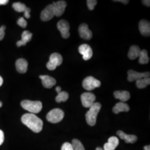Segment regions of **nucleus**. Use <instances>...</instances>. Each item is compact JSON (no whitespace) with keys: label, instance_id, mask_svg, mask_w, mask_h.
<instances>
[{"label":"nucleus","instance_id":"obj_1","mask_svg":"<svg viewBox=\"0 0 150 150\" xmlns=\"http://www.w3.org/2000/svg\"><path fill=\"white\" fill-rule=\"evenodd\" d=\"M22 123L36 133L41 132L43 127V121L33 113H25L21 117Z\"/></svg>","mask_w":150,"mask_h":150},{"label":"nucleus","instance_id":"obj_2","mask_svg":"<svg viewBox=\"0 0 150 150\" xmlns=\"http://www.w3.org/2000/svg\"><path fill=\"white\" fill-rule=\"evenodd\" d=\"M101 108V105L99 102H95L90 110L86 113V120L87 123L91 126H93L96 123L97 117L98 113Z\"/></svg>","mask_w":150,"mask_h":150},{"label":"nucleus","instance_id":"obj_3","mask_svg":"<svg viewBox=\"0 0 150 150\" xmlns=\"http://www.w3.org/2000/svg\"><path fill=\"white\" fill-rule=\"evenodd\" d=\"M22 107L31 113H38L42 108V102L38 101H32L30 100H23L21 103Z\"/></svg>","mask_w":150,"mask_h":150},{"label":"nucleus","instance_id":"obj_4","mask_svg":"<svg viewBox=\"0 0 150 150\" xmlns=\"http://www.w3.org/2000/svg\"><path fill=\"white\" fill-rule=\"evenodd\" d=\"M64 111L59 108H54L47 113L46 118L51 123H59L64 117Z\"/></svg>","mask_w":150,"mask_h":150},{"label":"nucleus","instance_id":"obj_5","mask_svg":"<svg viewBox=\"0 0 150 150\" xmlns=\"http://www.w3.org/2000/svg\"><path fill=\"white\" fill-rule=\"evenodd\" d=\"M63 59L62 56L58 53L51 54L50 56V60L46 64V67L48 70L51 71L54 70L57 67L62 64Z\"/></svg>","mask_w":150,"mask_h":150},{"label":"nucleus","instance_id":"obj_6","mask_svg":"<svg viewBox=\"0 0 150 150\" xmlns=\"http://www.w3.org/2000/svg\"><path fill=\"white\" fill-rule=\"evenodd\" d=\"M83 87L87 91H91L101 86V82L92 76L87 77L82 82Z\"/></svg>","mask_w":150,"mask_h":150},{"label":"nucleus","instance_id":"obj_7","mask_svg":"<svg viewBox=\"0 0 150 150\" xmlns=\"http://www.w3.org/2000/svg\"><path fill=\"white\" fill-rule=\"evenodd\" d=\"M82 105L86 108H90L96 100L95 95L91 92H85L81 96Z\"/></svg>","mask_w":150,"mask_h":150},{"label":"nucleus","instance_id":"obj_8","mask_svg":"<svg viewBox=\"0 0 150 150\" xmlns=\"http://www.w3.org/2000/svg\"><path fill=\"white\" fill-rule=\"evenodd\" d=\"M57 26L58 30L61 33L62 38H68L70 37V25L68 22L64 20H61L57 23Z\"/></svg>","mask_w":150,"mask_h":150},{"label":"nucleus","instance_id":"obj_9","mask_svg":"<svg viewBox=\"0 0 150 150\" xmlns=\"http://www.w3.org/2000/svg\"><path fill=\"white\" fill-rule=\"evenodd\" d=\"M127 74H128L127 80L129 82H132L134 81H136L143 78L149 77L150 75V72H149L140 73L132 70H129L127 72Z\"/></svg>","mask_w":150,"mask_h":150},{"label":"nucleus","instance_id":"obj_10","mask_svg":"<svg viewBox=\"0 0 150 150\" xmlns=\"http://www.w3.org/2000/svg\"><path fill=\"white\" fill-rule=\"evenodd\" d=\"M54 16V6L52 4L49 5L41 12V19L43 21H48Z\"/></svg>","mask_w":150,"mask_h":150},{"label":"nucleus","instance_id":"obj_11","mask_svg":"<svg viewBox=\"0 0 150 150\" xmlns=\"http://www.w3.org/2000/svg\"><path fill=\"white\" fill-rule=\"evenodd\" d=\"M79 52L82 55L83 59L85 61L90 59L93 55L92 48L87 44H83L80 46L79 47Z\"/></svg>","mask_w":150,"mask_h":150},{"label":"nucleus","instance_id":"obj_12","mask_svg":"<svg viewBox=\"0 0 150 150\" xmlns=\"http://www.w3.org/2000/svg\"><path fill=\"white\" fill-rule=\"evenodd\" d=\"M54 6V16L60 17L64 13L65 8L67 6V3L64 1H59L52 4Z\"/></svg>","mask_w":150,"mask_h":150},{"label":"nucleus","instance_id":"obj_13","mask_svg":"<svg viewBox=\"0 0 150 150\" xmlns=\"http://www.w3.org/2000/svg\"><path fill=\"white\" fill-rule=\"evenodd\" d=\"M79 31L81 38L87 40H91L92 38V32L89 29L88 25L86 23H82L79 27Z\"/></svg>","mask_w":150,"mask_h":150},{"label":"nucleus","instance_id":"obj_14","mask_svg":"<svg viewBox=\"0 0 150 150\" xmlns=\"http://www.w3.org/2000/svg\"><path fill=\"white\" fill-rule=\"evenodd\" d=\"M40 79L42 80L43 86L47 88H51L56 84V80L48 75H41Z\"/></svg>","mask_w":150,"mask_h":150},{"label":"nucleus","instance_id":"obj_15","mask_svg":"<svg viewBox=\"0 0 150 150\" xmlns=\"http://www.w3.org/2000/svg\"><path fill=\"white\" fill-rule=\"evenodd\" d=\"M139 31L142 35L145 36H150V22L147 21L145 20H142L139 21Z\"/></svg>","mask_w":150,"mask_h":150},{"label":"nucleus","instance_id":"obj_16","mask_svg":"<svg viewBox=\"0 0 150 150\" xmlns=\"http://www.w3.org/2000/svg\"><path fill=\"white\" fill-rule=\"evenodd\" d=\"M119 140L117 137L112 136L108 139V142L103 146L104 150H115L118 146Z\"/></svg>","mask_w":150,"mask_h":150},{"label":"nucleus","instance_id":"obj_17","mask_svg":"<svg viewBox=\"0 0 150 150\" xmlns=\"http://www.w3.org/2000/svg\"><path fill=\"white\" fill-rule=\"evenodd\" d=\"M16 70L21 74H25L27 72L28 62L24 59H18L16 62Z\"/></svg>","mask_w":150,"mask_h":150},{"label":"nucleus","instance_id":"obj_18","mask_svg":"<svg viewBox=\"0 0 150 150\" xmlns=\"http://www.w3.org/2000/svg\"><path fill=\"white\" fill-rule=\"evenodd\" d=\"M117 134L121 139H123L126 143L134 144L137 140V137L136 136L132 134H126L122 131H118L117 132Z\"/></svg>","mask_w":150,"mask_h":150},{"label":"nucleus","instance_id":"obj_19","mask_svg":"<svg viewBox=\"0 0 150 150\" xmlns=\"http://www.w3.org/2000/svg\"><path fill=\"white\" fill-rule=\"evenodd\" d=\"M32 33L28 31H24L22 33L21 40L17 42V46L18 47H21L22 46H25L27 42L31 40Z\"/></svg>","mask_w":150,"mask_h":150},{"label":"nucleus","instance_id":"obj_20","mask_svg":"<svg viewBox=\"0 0 150 150\" xmlns=\"http://www.w3.org/2000/svg\"><path fill=\"white\" fill-rule=\"evenodd\" d=\"M129 110V105L126 103L122 102L117 103L112 108L113 112L116 114H118L121 112H128Z\"/></svg>","mask_w":150,"mask_h":150},{"label":"nucleus","instance_id":"obj_21","mask_svg":"<svg viewBox=\"0 0 150 150\" xmlns=\"http://www.w3.org/2000/svg\"><path fill=\"white\" fill-rule=\"evenodd\" d=\"M114 96L116 99H119L122 102L127 101L131 97L130 93L127 91H115Z\"/></svg>","mask_w":150,"mask_h":150},{"label":"nucleus","instance_id":"obj_22","mask_svg":"<svg viewBox=\"0 0 150 150\" xmlns=\"http://www.w3.org/2000/svg\"><path fill=\"white\" fill-rule=\"evenodd\" d=\"M140 52L141 50L139 46L136 45L131 46L129 50L128 57L129 59L132 60L136 59L139 57Z\"/></svg>","mask_w":150,"mask_h":150},{"label":"nucleus","instance_id":"obj_23","mask_svg":"<svg viewBox=\"0 0 150 150\" xmlns=\"http://www.w3.org/2000/svg\"><path fill=\"white\" fill-rule=\"evenodd\" d=\"M139 62L140 64H145L149 63L150 61V58L148 56L147 51L146 50H143L141 51L139 55Z\"/></svg>","mask_w":150,"mask_h":150},{"label":"nucleus","instance_id":"obj_24","mask_svg":"<svg viewBox=\"0 0 150 150\" xmlns=\"http://www.w3.org/2000/svg\"><path fill=\"white\" fill-rule=\"evenodd\" d=\"M57 93L58 95L56 97V101L58 103L66 102L69 97V93L66 91H59Z\"/></svg>","mask_w":150,"mask_h":150},{"label":"nucleus","instance_id":"obj_25","mask_svg":"<svg viewBox=\"0 0 150 150\" xmlns=\"http://www.w3.org/2000/svg\"><path fill=\"white\" fill-rule=\"evenodd\" d=\"M150 83V79L149 77H146L143 78L141 79H139V80L136 81V86L139 88H144L146 87L148 85H149Z\"/></svg>","mask_w":150,"mask_h":150},{"label":"nucleus","instance_id":"obj_26","mask_svg":"<svg viewBox=\"0 0 150 150\" xmlns=\"http://www.w3.org/2000/svg\"><path fill=\"white\" fill-rule=\"evenodd\" d=\"M12 7L15 11L18 12H24L27 7L25 4L21 2H15L12 5Z\"/></svg>","mask_w":150,"mask_h":150},{"label":"nucleus","instance_id":"obj_27","mask_svg":"<svg viewBox=\"0 0 150 150\" xmlns=\"http://www.w3.org/2000/svg\"><path fill=\"white\" fill-rule=\"evenodd\" d=\"M71 145L74 150H85L84 146L79 139H73Z\"/></svg>","mask_w":150,"mask_h":150},{"label":"nucleus","instance_id":"obj_28","mask_svg":"<svg viewBox=\"0 0 150 150\" xmlns=\"http://www.w3.org/2000/svg\"><path fill=\"white\" fill-rule=\"evenodd\" d=\"M97 4L96 0H87V5L90 10H93L95 8V6Z\"/></svg>","mask_w":150,"mask_h":150},{"label":"nucleus","instance_id":"obj_29","mask_svg":"<svg viewBox=\"0 0 150 150\" xmlns=\"http://www.w3.org/2000/svg\"><path fill=\"white\" fill-rule=\"evenodd\" d=\"M18 26L22 28H26L27 25V22L23 17H20L17 22Z\"/></svg>","mask_w":150,"mask_h":150},{"label":"nucleus","instance_id":"obj_30","mask_svg":"<svg viewBox=\"0 0 150 150\" xmlns=\"http://www.w3.org/2000/svg\"><path fill=\"white\" fill-rule=\"evenodd\" d=\"M61 150H74L72 145L69 142H65L61 147Z\"/></svg>","mask_w":150,"mask_h":150},{"label":"nucleus","instance_id":"obj_31","mask_svg":"<svg viewBox=\"0 0 150 150\" xmlns=\"http://www.w3.org/2000/svg\"><path fill=\"white\" fill-rule=\"evenodd\" d=\"M5 29L6 27L5 26H2L0 27V41H1L5 37Z\"/></svg>","mask_w":150,"mask_h":150},{"label":"nucleus","instance_id":"obj_32","mask_svg":"<svg viewBox=\"0 0 150 150\" xmlns=\"http://www.w3.org/2000/svg\"><path fill=\"white\" fill-rule=\"evenodd\" d=\"M30 12H31V9H30V8L27 7L26 9V10L24 12V16H25V18H26L27 19L30 18V17H31L30 14Z\"/></svg>","mask_w":150,"mask_h":150},{"label":"nucleus","instance_id":"obj_33","mask_svg":"<svg viewBox=\"0 0 150 150\" xmlns=\"http://www.w3.org/2000/svg\"><path fill=\"white\" fill-rule=\"evenodd\" d=\"M4 139H5V136H4V132L0 129V146L4 143Z\"/></svg>","mask_w":150,"mask_h":150},{"label":"nucleus","instance_id":"obj_34","mask_svg":"<svg viewBox=\"0 0 150 150\" xmlns=\"http://www.w3.org/2000/svg\"><path fill=\"white\" fill-rule=\"evenodd\" d=\"M143 4H144L145 5L147 6V7H150V1L149 0H144L142 1Z\"/></svg>","mask_w":150,"mask_h":150},{"label":"nucleus","instance_id":"obj_35","mask_svg":"<svg viewBox=\"0 0 150 150\" xmlns=\"http://www.w3.org/2000/svg\"><path fill=\"white\" fill-rule=\"evenodd\" d=\"M8 2V0H0V5H5Z\"/></svg>","mask_w":150,"mask_h":150},{"label":"nucleus","instance_id":"obj_36","mask_svg":"<svg viewBox=\"0 0 150 150\" xmlns=\"http://www.w3.org/2000/svg\"><path fill=\"white\" fill-rule=\"evenodd\" d=\"M115 2H122L124 4H127L129 2V1L127 0H117V1H113Z\"/></svg>","mask_w":150,"mask_h":150},{"label":"nucleus","instance_id":"obj_37","mask_svg":"<svg viewBox=\"0 0 150 150\" xmlns=\"http://www.w3.org/2000/svg\"><path fill=\"white\" fill-rule=\"evenodd\" d=\"M56 91L57 92H59V91H61V88L59 87V86H57L56 88Z\"/></svg>","mask_w":150,"mask_h":150},{"label":"nucleus","instance_id":"obj_38","mask_svg":"<svg viewBox=\"0 0 150 150\" xmlns=\"http://www.w3.org/2000/svg\"><path fill=\"white\" fill-rule=\"evenodd\" d=\"M3 82H4L3 79H2V77L0 76V86H2V85L3 84Z\"/></svg>","mask_w":150,"mask_h":150},{"label":"nucleus","instance_id":"obj_39","mask_svg":"<svg viewBox=\"0 0 150 150\" xmlns=\"http://www.w3.org/2000/svg\"><path fill=\"white\" fill-rule=\"evenodd\" d=\"M144 150H150V146L149 145L146 146L144 147Z\"/></svg>","mask_w":150,"mask_h":150},{"label":"nucleus","instance_id":"obj_40","mask_svg":"<svg viewBox=\"0 0 150 150\" xmlns=\"http://www.w3.org/2000/svg\"><path fill=\"white\" fill-rule=\"evenodd\" d=\"M96 150H104L101 147H97L96 149Z\"/></svg>","mask_w":150,"mask_h":150},{"label":"nucleus","instance_id":"obj_41","mask_svg":"<svg viewBox=\"0 0 150 150\" xmlns=\"http://www.w3.org/2000/svg\"><path fill=\"white\" fill-rule=\"evenodd\" d=\"M2 103L0 101V107H2Z\"/></svg>","mask_w":150,"mask_h":150}]
</instances>
